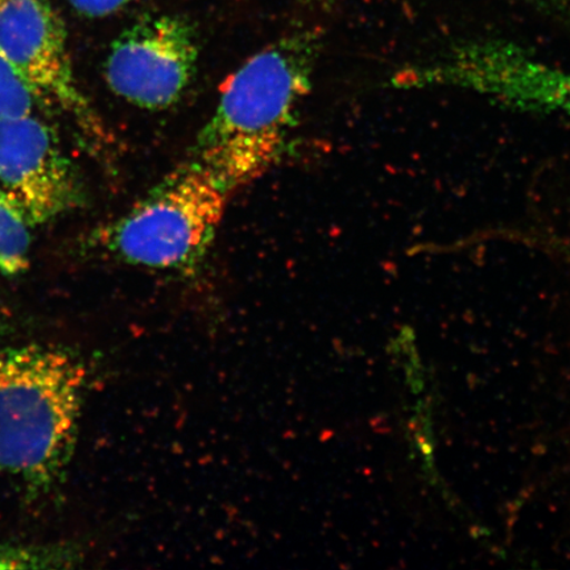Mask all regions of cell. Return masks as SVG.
I'll return each instance as SVG.
<instances>
[{
	"mask_svg": "<svg viewBox=\"0 0 570 570\" xmlns=\"http://www.w3.org/2000/svg\"><path fill=\"white\" fill-rule=\"evenodd\" d=\"M432 88L475 92L511 109L570 117V71L548 66L511 42L455 47L426 68Z\"/></svg>",
	"mask_w": 570,
	"mask_h": 570,
	"instance_id": "obj_4",
	"label": "cell"
},
{
	"mask_svg": "<svg viewBox=\"0 0 570 570\" xmlns=\"http://www.w3.org/2000/svg\"><path fill=\"white\" fill-rule=\"evenodd\" d=\"M198 40L188 20L148 17L120 33L105 63L107 85L126 102L160 111L180 101L196 75Z\"/></svg>",
	"mask_w": 570,
	"mask_h": 570,
	"instance_id": "obj_5",
	"label": "cell"
},
{
	"mask_svg": "<svg viewBox=\"0 0 570 570\" xmlns=\"http://www.w3.org/2000/svg\"><path fill=\"white\" fill-rule=\"evenodd\" d=\"M73 560V553L62 547L0 544V570L61 569Z\"/></svg>",
	"mask_w": 570,
	"mask_h": 570,
	"instance_id": "obj_9",
	"label": "cell"
},
{
	"mask_svg": "<svg viewBox=\"0 0 570 570\" xmlns=\"http://www.w3.org/2000/svg\"><path fill=\"white\" fill-rule=\"evenodd\" d=\"M132 0H69L78 12L89 18H104L122 10Z\"/></svg>",
	"mask_w": 570,
	"mask_h": 570,
	"instance_id": "obj_11",
	"label": "cell"
},
{
	"mask_svg": "<svg viewBox=\"0 0 570 570\" xmlns=\"http://www.w3.org/2000/svg\"><path fill=\"white\" fill-rule=\"evenodd\" d=\"M36 92L0 49V119L30 116Z\"/></svg>",
	"mask_w": 570,
	"mask_h": 570,
	"instance_id": "obj_10",
	"label": "cell"
},
{
	"mask_svg": "<svg viewBox=\"0 0 570 570\" xmlns=\"http://www.w3.org/2000/svg\"><path fill=\"white\" fill-rule=\"evenodd\" d=\"M315 35L285 36L226 78L191 161L233 191L265 175L284 151L312 87Z\"/></svg>",
	"mask_w": 570,
	"mask_h": 570,
	"instance_id": "obj_1",
	"label": "cell"
},
{
	"mask_svg": "<svg viewBox=\"0 0 570 570\" xmlns=\"http://www.w3.org/2000/svg\"><path fill=\"white\" fill-rule=\"evenodd\" d=\"M0 183L30 225L47 224L82 202L73 166L31 114L0 119Z\"/></svg>",
	"mask_w": 570,
	"mask_h": 570,
	"instance_id": "obj_7",
	"label": "cell"
},
{
	"mask_svg": "<svg viewBox=\"0 0 570 570\" xmlns=\"http://www.w3.org/2000/svg\"><path fill=\"white\" fill-rule=\"evenodd\" d=\"M232 196L209 170L188 161L97 234L112 259L161 273L202 265Z\"/></svg>",
	"mask_w": 570,
	"mask_h": 570,
	"instance_id": "obj_3",
	"label": "cell"
},
{
	"mask_svg": "<svg viewBox=\"0 0 570 570\" xmlns=\"http://www.w3.org/2000/svg\"><path fill=\"white\" fill-rule=\"evenodd\" d=\"M0 49L36 92L71 114L85 131L104 138L76 82L66 24L48 0H0Z\"/></svg>",
	"mask_w": 570,
	"mask_h": 570,
	"instance_id": "obj_6",
	"label": "cell"
},
{
	"mask_svg": "<svg viewBox=\"0 0 570 570\" xmlns=\"http://www.w3.org/2000/svg\"><path fill=\"white\" fill-rule=\"evenodd\" d=\"M30 226L19 205L0 190V273L16 276L30 266Z\"/></svg>",
	"mask_w": 570,
	"mask_h": 570,
	"instance_id": "obj_8",
	"label": "cell"
},
{
	"mask_svg": "<svg viewBox=\"0 0 570 570\" xmlns=\"http://www.w3.org/2000/svg\"><path fill=\"white\" fill-rule=\"evenodd\" d=\"M87 370L63 348L0 347V480L31 491L60 481L73 455Z\"/></svg>",
	"mask_w": 570,
	"mask_h": 570,
	"instance_id": "obj_2",
	"label": "cell"
}]
</instances>
